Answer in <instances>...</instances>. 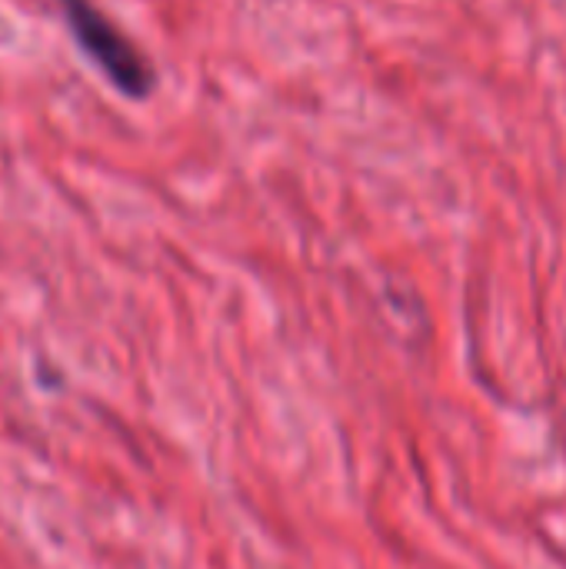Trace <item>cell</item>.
Here are the masks:
<instances>
[{
	"mask_svg": "<svg viewBox=\"0 0 566 569\" xmlns=\"http://www.w3.org/2000/svg\"><path fill=\"white\" fill-rule=\"evenodd\" d=\"M63 20L80 43V50L100 67V73L130 100H147L157 87L153 63L140 47L93 3V0H60Z\"/></svg>",
	"mask_w": 566,
	"mask_h": 569,
	"instance_id": "cell-1",
	"label": "cell"
}]
</instances>
